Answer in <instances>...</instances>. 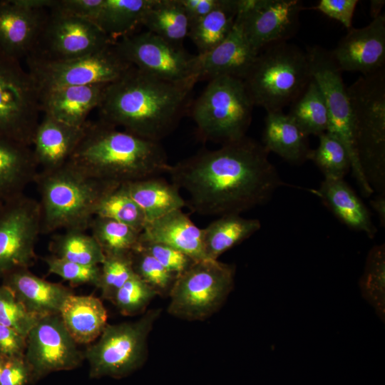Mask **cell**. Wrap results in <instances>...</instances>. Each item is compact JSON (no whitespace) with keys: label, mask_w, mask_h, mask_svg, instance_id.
I'll return each instance as SVG.
<instances>
[{"label":"cell","mask_w":385,"mask_h":385,"mask_svg":"<svg viewBox=\"0 0 385 385\" xmlns=\"http://www.w3.org/2000/svg\"><path fill=\"white\" fill-rule=\"evenodd\" d=\"M268 155L260 143L245 136L170 165L167 173L188 192L187 207L192 212L240 215L267 202L284 185Z\"/></svg>","instance_id":"obj_1"},{"label":"cell","mask_w":385,"mask_h":385,"mask_svg":"<svg viewBox=\"0 0 385 385\" xmlns=\"http://www.w3.org/2000/svg\"><path fill=\"white\" fill-rule=\"evenodd\" d=\"M194 86L163 81L132 66L107 85L97 108L99 120L160 142L187 111Z\"/></svg>","instance_id":"obj_2"},{"label":"cell","mask_w":385,"mask_h":385,"mask_svg":"<svg viewBox=\"0 0 385 385\" xmlns=\"http://www.w3.org/2000/svg\"><path fill=\"white\" fill-rule=\"evenodd\" d=\"M69 161L96 178L119 185L167 173L170 165L160 142L99 120L88 122Z\"/></svg>","instance_id":"obj_3"},{"label":"cell","mask_w":385,"mask_h":385,"mask_svg":"<svg viewBox=\"0 0 385 385\" xmlns=\"http://www.w3.org/2000/svg\"><path fill=\"white\" fill-rule=\"evenodd\" d=\"M34 183L40 195L41 233L90 227L103 200L120 185L96 178L68 161L38 171Z\"/></svg>","instance_id":"obj_4"},{"label":"cell","mask_w":385,"mask_h":385,"mask_svg":"<svg viewBox=\"0 0 385 385\" xmlns=\"http://www.w3.org/2000/svg\"><path fill=\"white\" fill-rule=\"evenodd\" d=\"M306 51L287 41L262 49L243 80L254 106L282 111L312 79Z\"/></svg>","instance_id":"obj_5"},{"label":"cell","mask_w":385,"mask_h":385,"mask_svg":"<svg viewBox=\"0 0 385 385\" xmlns=\"http://www.w3.org/2000/svg\"><path fill=\"white\" fill-rule=\"evenodd\" d=\"M357 155L374 192H385V68L362 75L347 88Z\"/></svg>","instance_id":"obj_6"},{"label":"cell","mask_w":385,"mask_h":385,"mask_svg":"<svg viewBox=\"0 0 385 385\" xmlns=\"http://www.w3.org/2000/svg\"><path fill=\"white\" fill-rule=\"evenodd\" d=\"M253 107L242 80L220 76L209 81L191 113L200 138L223 145L246 136Z\"/></svg>","instance_id":"obj_7"},{"label":"cell","mask_w":385,"mask_h":385,"mask_svg":"<svg viewBox=\"0 0 385 385\" xmlns=\"http://www.w3.org/2000/svg\"><path fill=\"white\" fill-rule=\"evenodd\" d=\"M160 311L150 310L135 322L106 326L84 351L93 379L122 378L139 369L148 354V337Z\"/></svg>","instance_id":"obj_8"},{"label":"cell","mask_w":385,"mask_h":385,"mask_svg":"<svg viewBox=\"0 0 385 385\" xmlns=\"http://www.w3.org/2000/svg\"><path fill=\"white\" fill-rule=\"evenodd\" d=\"M235 267L217 260L195 261L178 275L168 311L178 318L202 320L217 312L234 287Z\"/></svg>","instance_id":"obj_9"},{"label":"cell","mask_w":385,"mask_h":385,"mask_svg":"<svg viewBox=\"0 0 385 385\" xmlns=\"http://www.w3.org/2000/svg\"><path fill=\"white\" fill-rule=\"evenodd\" d=\"M312 76L324 96L328 115V133L336 136L344 146L351 161L352 174L365 197L374 192L360 165L355 140L351 104L342 73L331 51L319 46L306 51Z\"/></svg>","instance_id":"obj_10"},{"label":"cell","mask_w":385,"mask_h":385,"mask_svg":"<svg viewBox=\"0 0 385 385\" xmlns=\"http://www.w3.org/2000/svg\"><path fill=\"white\" fill-rule=\"evenodd\" d=\"M39 94L20 60L0 48V138L31 147L40 121Z\"/></svg>","instance_id":"obj_11"},{"label":"cell","mask_w":385,"mask_h":385,"mask_svg":"<svg viewBox=\"0 0 385 385\" xmlns=\"http://www.w3.org/2000/svg\"><path fill=\"white\" fill-rule=\"evenodd\" d=\"M27 70L39 90L68 86L110 84L133 66L116 51L114 43L86 56L60 61L29 56Z\"/></svg>","instance_id":"obj_12"},{"label":"cell","mask_w":385,"mask_h":385,"mask_svg":"<svg viewBox=\"0 0 385 385\" xmlns=\"http://www.w3.org/2000/svg\"><path fill=\"white\" fill-rule=\"evenodd\" d=\"M39 202L24 193L0 205V280L10 272L29 269L36 258L41 235Z\"/></svg>","instance_id":"obj_13"},{"label":"cell","mask_w":385,"mask_h":385,"mask_svg":"<svg viewBox=\"0 0 385 385\" xmlns=\"http://www.w3.org/2000/svg\"><path fill=\"white\" fill-rule=\"evenodd\" d=\"M118 53L130 64L157 78L175 83H197L196 55L148 31L123 37L114 43Z\"/></svg>","instance_id":"obj_14"},{"label":"cell","mask_w":385,"mask_h":385,"mask_svg":"<svg viewBox=\"0 0 385 385\" xmlns=\"http://www.w3.org/2000/svg\"><path fill=\"white\" fill-rule=\"evenodd\" d=\"M24 359L31 374V384L47 375L78 368L84 352L64 326L59 314L40 317L28 333Z\"/></svg>","instance_id":"obj_15"},{"label":"cell","mask_w":385,"mask_h":385,"mask_svg":"<svg viewBox=\"0 0 385 385\" xmlns=\"http://www.w3.org/2000/svg\"><path fill=\"white\" fill-rule=\"evenodd\" d=\"M114 43L92 21L51 11L36 48L30 56L51 61L67 60L96 53Z\"/></svg>","instance_id":"obj_16"},{"label":"cell","mask_w":385,"mask_h":385,"mask_svg":"<svg viewBox=\"0 0 385 385\" xmlns=\"http://www.w3.org/2000/svg\"><path fill=\"white\" fill-rule=\"evenodd\" d=\"M304 8L299 0H239L237 17L248 43L260 52L296 34Z\"/></svg>","instance_id":"obj_17"},{"label":"cell","mask_w":385,"mask_h":385,"mask_svg":"<svg viewBox=\"0 0 385 385\" xmlns=\"http://www.w3.org/2000/svg\"><path fill=\"white\" fill-rule=\"evenodd\" d=\"M330 51L342 72L367 75L384 68L385 16L380 15L364 27H352Z\"/></svg>","instance_id":"obj_18"},{"label":"cell","mask_w":385,"mask_h":385,"mask_svg":"<svg viewBox=\"0 0 385 385\" xmlns=\"http://www.w3.org/2000/svg\"><path fill=\"white\" fill-rule=\"evenodd\" d=\"M259 53L248 43L236 17L231 32L220 44L205 54L196 55L195 79L197 82L230 76L243 81Z\"/></svg>","instance_id":"obj_19"},{"label":"cell","mask_w":385,"mask_h":385,"mask_svg":"<svg viewBox=\"0 0 385 385\" xmlns=\"http://www.w3.org/2000/svg\"><path fill=\"white\" fill-rule=\"evenodd\" d=\"M47 16L44 10L30 9L14 0H1L0 48L20 60L36 49Z\"/></svg>","instance_id":"obj_20"},{"label":"cell","mask_w":385,"mask_h":385,"mask_svg":"<svg viewBox=\"0 0 385 385\" xmlns=\"http://www.w3.org/2000/svg\"><path fill=\"white\" fill-rule=\"evenodd\" d=\"M108 84L68 86L41 89V113L63 123L81 127L90 113L99 106Z\"/></svg>","instance_id":"obj_21"},{"label":"cell","mask_w":385,"mask_h":385,"mask_svg":"<svg viewBox=\"0 0 385 385\" xmlns=\"http://www.w3.org/2000/svg\"><path fill=\"white\" fill-rule=\"evenodd\" d=\"M88 122L76 127L43 115L31 145L40 171L56 169L70 160L84 135Z\"/></svg>","instance_id":"obj_22"},{"label":"cell","mask_w":385,"mask_h":385,"mask_svg":"<svg viewBox=\"0 0 385 385\" xmlns=\"http://www.w3.org/2000/svg\"><path fill=\"white\" fill-rule=\"evenodd\" d=\"M1 280L26 309L38 317L58 314L65 299L73 294L69 288L41 278L29 269L16 270Z\"/></svg>","instance_id":"obj_23"},{"label":"cell","mask_w":385,"mask_h":385,"mask_svg":"<svg viewBox=\"0 0 385 385\" xmlns=\"http://www.w3.org/2000/svg\"><path fill=\"white\" fill-rule=\"evenodd\" d=\"M140 238L167 245L195 261L207 259L203 246L202 230L182 210L172 211L147 222Z\"/></svg>","instance_id":"obj_24"},{"label":"cell","mask_w":385,"mask_h":385,"mask_svg":"<svg viewBox=\"0 0 385 385\" xmlns=\"http://www.w3.org/2000/svg\"><path fill=\"white\" fill-rule=\"evenodd\" d=\"M348 227L373 238L377 232L370 213L344 179L324 178L318 189H309Z\"/></svg>","instance_id":"obj_25"},{"label":"cell","mask_w":385,"mask_h":385,"mask_svg":"<svg viewBox=\"0 0 385 385\" xmlns=\"http://www.w3.org/2000/svg\"><path fill=\"white\" fill-rule=\"evenodd\" d=\"M39 171L32 148L0 138V200L6 201L24 194Z\"/></svg>","instance_id":"obj_26"},{"label":"cell","mask_w":385,"mask_h":385,"mask_svg":"<svg viewBox=\"0 0 385 385\" xmlns=\"http://www.w3.org/2000/svg\"><path fill=\"white\" fill-rule=\"evenodd\" d=\"M58 314L78 344H92L107 325V311L101 300L93 295H69Z\"/></svg>","instance_id":"obj_27"},{"label":"cell","mask_w":385,"mask_h":385,"mask_svg":"<svg viewBox=\"0 0 385 385\" xmlns=\"http://www.w3.org/2000/svg\"><path fill=\"white\" fill-rule=\"evenodd\" d=\"M307 136L294 120L283 111L267 113L262 145L270 153L298 164L309 160L311 150Z\"/></svg>","instance_id":"obj_28"},{"label":"cell","mask_w":385,"mask_h":385,"mask_svg":"<svg viewBox=\"0 0 385 385\" xmlns=\"http://www.w3.org/2000/svg\"><path fill=\"white\" fill-rule=\"evenodd\" d=\"M121 186L142 210L147 222L187 206L180 189L159 176L127 183Z\"/></svg>","instance_id":"obj_29"},{"label":"cell","mask_w":385,"mask_h":385,"mask_svg":"<svg viewBox=\"0 0 385 385\" xmlns=\"http://www.w3.org/2000/svg\"><path fill=\"white\" fill-rule=\"evenodd\" d=\"M261 228L257 219L245 218L238 214L219 217L202 230L207 259L217 260L226 251L240 244Z\"/></svg>","instance_id":"obj_30"},{"label":"cell","mask_w":385,"mask_h":385,"mask_svg":"<svg viewBox=\"0 0 385 385\" xmlns=\"http://www.w3.org/2000/svg\"><path fill=\"white\" fill-rule=\"evenodd\" d=\"M154 0H103L93 23L114 42L133 34Z\"/></svg>","instance_id":"obj_31"},{"label":"cell","mask_w":385,"mask_h":385,"mask_svg":"<svg viewBox=\"0 0 385 385\" xmlns=\"http://www.w3.org/2000/svg\"><path fill=\"white\" fill-rule=\"evenodd\" d=\"M239 9V0H220L210 14L190 28L188 37L197 55L205 54L220 44L230 34Z\"/></svg>","instance_id":"obj_32"},{"label":"cell","mask_w":385,"mask_h":385,"mask_svg":"<svg viewBox=\"0 0 385 385\" xmlns=\"http://www.w3.org/2000/svg\"><path fill=\"white\" fill-rule=\"evenodd\" d=\"M142 26L148 31L175 44L188 37L190 24L180 0H154Z\"/></svg>","instance_id":"obj_33"},{"label":"cell","mask_w":385,"mask_h":385,"mask_svg":"<svg viewBox=\"0 0 385 385\" xmlns=\"http://www.w3.org/2000/svg\"><path fill=\"white\" fill-rule=\"evenodd\" d=\"M289 106L288 115L307 136H319L327 131L329 115L326 102L313 77L302 93Z\"/></svg>","instance_id":"obj_34"},{"label":"cell","mask_w":385,"mask_h":385,"mask_svg":"<svg viewBox=\"0 0 385 385\" xmlns=\"http://www.w3.org/2000/svg\"><path fill=\"white\" fill-rule=\"evenodd\" d=\"M48 248L52 255L84 265H101L105 259L95 238L83 230H64L53 235Z\"/></svg>","instance_id":"obj_35"},{"label":"cell","mask_w":385,"mask_h":385,"mask_svg":"<svg viewBox=\"0 0 385 385\" xmlns=\"http://www.w3.org/2000/svg\"><path fill=\"white\" fill-rule=\"evenodd\" d=\"M89 229L105 255L127 254L138 247L141 232L122 222L95 216Z\"/></svg>","instance_id":"obj_36"},{"label":"cell","mask_w":385,"mask_h":385,"mask_svg":"<svg viewBox=\"0 0 385 385\" xmlns=\"http://www.w3.org/2000/svg\"><path fill=\"white\" fill-rule=\"evenodd\" d=\"M319 139V145L311 150L309 160L316 164L324 178L344 179L351 169L350 158L344 146L328 132L320 135Z\"/></svg>","instance_id":"obj_37"},{"label":"cell","mask_w":385,"mask_h":385,"mask_svg":"<svg viewBox=\"0 0 385 385\" xmlns=\"http://www.w3.org/2000/svg\"><path fill=\"white\" fill-rule=\"evenodd\" d=\"M360 287L365 299L376 309L381 318L384 317L385 248L376 245L370 250Z\"/></svg>","instance_id":"obj_38"},{"label":"cell","mask_w":385,"mask_h":385,"mask_svg":"<svg viewBox=\"0 0 385 385\" xmlns=\"http://www.w3.org/2000/svg\"><path fill=\"white\" fill-rule=\"evenodd\" d=\"M96 216L116 220L140 232L147 223L142 210L127 194L121 185L103 200Z\"/></svg>","instance_id":"obj_39"},{"label":"cell","mask_w":385,"mask_h":385,"mask_svg":"<svg viewBox=\"0 0 385 385\" xmlns=\"http://www.w3.org/2000/svg\"><path fill=\"white\" fill-rule=\"evenodd\" d=\"M130 253L105 255L98 287L103 299L112 301L117 291L135 274Z\"/></svg>","instance_id":"obj_40"},{"label":"cell","mask_w":385,"mask_h":385,"mask_svg":"<svg viewBox=\"0 0 385 385\" xmlns=\"http://www.w3.org/2000/svg\"><path fill=\"white\" fill-rule=\"evenodd\" d=\"M157 292L134 274L115 293L111 302L124 316L143 312Z\"/></svg>","instance_id":"obj_41"},{"label":"cell","mask_w":385,"mask_h":385,"mask_svg":"<svg viewBox=\"0 0 385 385\" xmlns=\"http://www.w3.org/2000/svg\"><path fill=\"white\" fill-rule=\"evenodd\" d=\"M134 273L158 294L170 290L177 276L145 250L138 247L130 253Z\"/></svg>","instance_id":"obj_42"},{"label":"cell","mask_w":385,"mask_h":385,"mask_svg":"<svg viewBox=\"0 0 385 385\" xmlns=\"http://www.w3.org/2000/svg\"><path fill=\"white\" fill-rule=\"evenodd\" d=\"M39 318L29 313L9 288L0 284V324L26 337Z\"/></svg>","instance_id":"obj_43"},{"label":"cell","mask_w":385,"mask_h":385,"mask_svg":"<svg viewBox=\"0 0 385 385\" xmlns=\"http://www.w3.org/2000/svg\"><path fill=\"white\" fill-rule=\"evenodd\" d=\"M49 273L56 274L73 286L90 284L98 287L100 265H84L50 255L44 258Z\"/></svg>","instance_id":"obj_44"},{"label":"cell","mask_w":385,"mask_h":385,"mask_svg":"<svg viewBox=\"0 0 385 385\" xmlns=\"http://www.w3.org/2000/svg\"><path fill=\"white\" fill-rule=\"evenodd\" d=\"M138 247L152 255L165 268L177 277L188 269L195 262L185 254L165 244L140 238Z\"/></svg>","instance_id":"obj_45"},{"label":"cell","mask_w":385,"mask_h":385,"mask_svg":"<svg viewBox=\"0 0 385 385\" xmlns=\"http://www.w3.org/2000/svg\"><path fill=\"white\" fill-rule=\"evenodd\" d=\"M358 3V0H319L313 9L339 21L349 30L352 28L353 16Z\"/></svg>","instance_id":"obj_46"},{"label":"cell","mask_w":385,"mask_h":385,"mask_svg":"<svg viewBox=\"0 0 385 385\" xmlns=\"http://www.w3.org/2000/svg\"><path fill=\"white\" fill-rule=\"evenodd\" d=\"M102 2L103 0H54L50 10L93 22Z\"/></svg>","instance_id":"obj_47"},{"label":"cell","mask_w":385,"mask_h":385,"mask_svg":"<svg viewBox=\"0 0 385 385\" xmlns=\"http://www.w3.org/2000/svg\"><path fill=\"white\" fill-rule=\"evenodd\" d=\"M31 384V374L24 357L5 359L0 377V385Z\"/></svg>","instance_id":"obj_48"},{"label":"cell","mask_w":385,"mask_h":385,"mask_svg":"<svg viewBox=\"0 0 385 385\" xmlns=\"http://www.w3.org/2000/svg\"><path fill=\"white\" fill-rule=\"evenodd\" d=\"M26 344V337L14 329L0 324L1 356L5 359L23 357Z\"/></svg>","instance_id":"obj_49"},{"label":"cell","mask_w":385,"mask_h":385,"mask_svg":"<svg viewBox=\"0 0 385 385\" xmlns=\"http://www.w3.org/2000/svg\"><path fill=\"white\" fill-rule=\"evenodd\" d=\"M220 0H180L190 26L214 10Z\"/></svg>","instance_id":"obj_50"},{"label":"cell","mask_w":385,"mask_h":385,"mask_svg":"<svg viewBox=\"0 0 385 385\" xmlns=\"http://www.w3.org/2000/svg\"><path fill=\"white\" fill-rule=\"evenodd\" d=\"M371 207L376 211L378 215L381 226H385V195L379 194L374 198L370 200Z\"/></svg>","instance_id":"obj_51"},{"label":"cell","mask_w":385,"mask_h":385,"mask_svg":"<svg viewBox=\"0 0 385 385\" xmlns=\"http://www.w3.org/2000/svg\"><path fill=\"white\" fill-rule=\"evenodd\" d=\"M384 4V0H371L370 1V16L372 19L382 14L381 12Z\"/></svg>","instance_id":"obj_52"},{"label":"cell","mask_w":385,"mask_h":385,"mask_svg":"<svg viewBox=\"0 0 385 385\" xmlns=\"http://www.w3.org/2000/svg\"><path fill=\"white\" fill-rule=\"evenodd\" d=\"M4 361H5V358L0 356V377H1V374L3 369Z\"/></svg>","instance_id":"obj_53"},{"label":"cell","mask_w":385,"mask_h":385,"mask_svg":"<svg viewBox=\"0 0 385 385\" xmlns=\"http://www.w3.org/2000/svg\"><path fill=\"white\" fill-rule=\"evenodd\" d=\"M1 202H2V201L0 200V205H1Z\"/></svg>","instance_id":"obj_54"},{"label":"cell","mask_w":385,"mask_h":385,"mask_svg":"<svg viewBox=\"0 0 385 385\" xmlns=\"http://www.w3.org/2000/svg\"><path fill=\"white\" fill-rule=\"evenodd\" d=\"M0 3H1V0H0Z\"/></svg>","instance_id":"obj_55"}]
</instances>
